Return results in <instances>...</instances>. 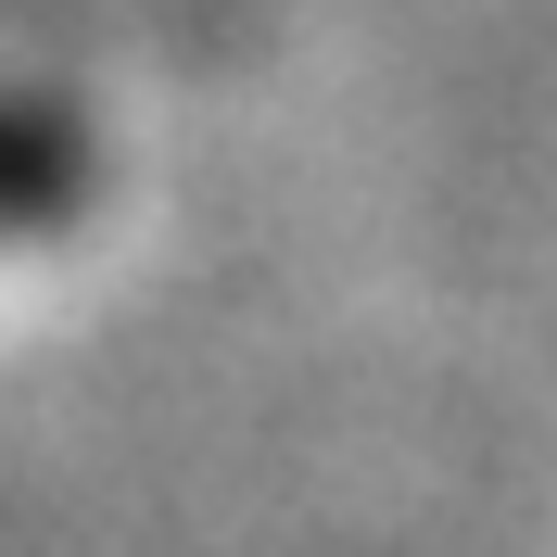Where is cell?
Here are the masks:
<instances>
[{
  "label": "cell",
  "instance_id": "1",
  "mask_svg": "<svg viewBox=\"0 0 557 557\" xmlns=\"http://www.w3.org/2000/svg\"><path fill=\"white\" fill-rule=\"evenodd\" d=\"M76 190H89V165H76V139L51 127V114H0V228H13V215H64Z\"/></svg>",
  "mask_w": 557,
  "mask_h": 557
}]
</instances>
